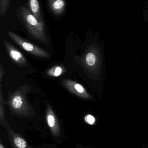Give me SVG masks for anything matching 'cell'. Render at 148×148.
<instances>
[{
  "label": "cell",
  "instance_id": "1",
  "mask_svg": "<svg viewBox=\"0 0 148 148\" xmlns=\"http://www.w3.org/2000/svg\"><path fill=\"white\" fill-rule=\"evenodd\" d=\"M30 89L29 85H23L14 92H9L8 104L11 113L21 117L34 116V111L26 97Z\"/></svg>",
  "mask_w": 148,
  "mask_h": 148
},
{
  "label": "cell",
  "instance_id": "2",
  "mask_svg": "<svg viewBox=\"0 0 148 148\" xmlns=\"http://www.w3.org/2000/svg\"><path fill=\"white\" fill-rule=\"evenodd\" d=\"M17 11L18 16L27 28L28 32L35 40L44 44H49L43 22H41L25 6L20 7Z\"/></svg>",
  "mask_w": 148,
  "mask_h": 148
},
{
  "label": "cell",
  "instance_id": "3",
  "mask_svg": "<svg viewBox=\"0 0 148 148\" xmlns=\"http://www.w3.org/2000/svg\"><path fill=\"white\" fill-rule=\"evenodd\" d=\"M81 62L85 70L93 75L100 73L102 59L100 49L95 44L89 47L81 57Z\"/></svg>",
  "mask_w": 148,
  "mask_h": 148
},
{
  "label": "cell",
  "instance_id": "4",
  "mask_svg": "<svg viewBox=\"0 0 148 148\" xmlns=\"http://www.w3.org/2000/svg\"><path fill=\"white\" fill-rule=\"evenodd\" d=\"M8 36L23 49L33 55L43 58H49L50 55L38 46L29 42L11 31L8 32Z\"/></svg>",
  "mask_w": 148,
  "mask_h": 148
},
{
  "label": "cell",
  "instance_id": "5",
  "mask_svg": "<svg viewBox=\"0 0 148 148\" xmlns=\"http://www.w3.org/2000/svg\"><path fill=\"white\" fill-rule=\"evenodd\" d=\"M62 82L67 90L78 97L84 99H92L91 95L80 84L69 79H63Z\"/></svg>",
  "mask_w": 148,
  "mask_h": 148
},
{
  "label": "cell",
  "instance_id": "6",
  "mask_svg": "<svg viewBox=\"0 0 148 148\" xmlns=\"http://www.w3.org/2000/svg\"><path fill=\"white\" fill-rule=\"evenodd\" d=\"M4 45L8 54L16 63L20 66L25 67L28 66L27 60L18 49L8 41H4Z\"/></svg>",
  "mask_w": 148,
  "mask_h": 148
},
{
  "label": "cell",
  "instance_id": "7",
  "mask_svg": "<svg viewBox=\"0 0 148 148\" xmlns=\"http://www.w3.org/2000/svg\"><path fill=\"white\" fill-rule=\"evenodd\" d=\"M46 119L48 126L52 134L56 137L59 136L61 134L60 124L52 108L50 105L47 106Z\"/></svg>",
  "mask_w": 148,
  "mask_h": 148
},
{
  "label": "cell",
  "instance_id": "8",
  "mask_svg": "<svg viewBox=\"0 0 148 148\" xmlns=\"http://www.w3.org/2000/svg\"><path fill=\"white\" fill-rule=\"evenodd\" d=\"M9 138L13 148H28L26 141L20 135L15 133L11 128H8Z\"/></svg>",
  "mask_w": 148,
  "mask_h": 148
},
{
  "label": "cell",
  "instance_id": "9",
  "mask_svg": "<svg viewBox=\"0 0 148 148\" xmlns=\"http://www.w3.org/2000/svg\"><path fill=\"white\" fill-rule=\"evenodd\" d=\"M50 8L54 14L61 15L65 10L66 2L65 0H48Z\"/></svg>",
  "mask_w": 148,
  "mask_h": 148
},
{
  "label": "cell",
  "instance_id": "10",
  "mask_svg": "<svg viewBox=\"0 0 148 148\" xmlns=\"http://www.w3.org/2000/svg\"><path fill=\"white\" fill-rule=\"evenodd\" d=\"M29 10L40 21L43 22L38 0H28Z\"/></svg>",
  "mask_w": 148,
  "mask_h": 148
},
{
  "label": "cell",
  "instance_id": "11",
  "mask_svg": "<svg viewBox=\"0 0 148 148\" xmlns=\"http://www.w3.org/2000/svg\"><path fill=\"white\" fill-rule=\"evenodd\" d=\"M5 108H4V100L2 94L1 88H0V120L1 125H3L6 128H9L7 126V122L5 118Z\"/></svg>",
  "mask_w": 148,
  "mask_h": 148
},
{
  "label": "cell",
  "instance_id": "12",
  "mask_svg": "<svg viewBox=\"0 0 148 148\" xmlns=\"http://www.w3.org/2000/svg\"><path fill=\"white\" fill-rule=\"evenodd\" d=\"M65 72V69L62 67L55 66L48 70L47 74L50 76L56 77L62 75Z\"/></svg>",
  "mask_w": 148,
  "mask_h": 148
},
{
  "label": "cell",
  "instance_id": "13",
  "mask_svg": "<svg viewBox=\"0 0 148 148\" xmlns=\"http://www.w3.org/2000/svg\"><path fill=\"white\" fill-rule=\"evenodd\" d=\"M11 0H0V15L3 17L8 10Z\"/></svg>",
  "mask_w": 148,
  "mask_h": 148
},
{
  "label": "cell",
  "instance_id": "14",
  "mask_svg": "<svg viewBox=\"0 0 148 148\" xmlns=\"http://www.w3.org/2000/svg\"><path fill=\"white\" fill-rule=\"evenodd\" d=\"M84 121L86 123L89 125H94L95 123L96 119L93 116L87 114L84 117Z\"/></svg>",
  "mask_w": 148,
  "mask_h": 148
},
{
  "label": "cell",
  "instance_id": "15",
  "mask_svg": "<svg viewBox=\"0 0 148 148\" xmlns=\"http://www.w3.org/2000/svg\"><path fill=\"white\" fill-rule=\"evenodd\" d=\"M4 73H5V71L3 69L2 65L1 63V66H0V82H1V85L2 82V79L3 77V76Z\"/></svg>",
  "mask_w": 148,
  "mask_h": 148
}]
</instances>
